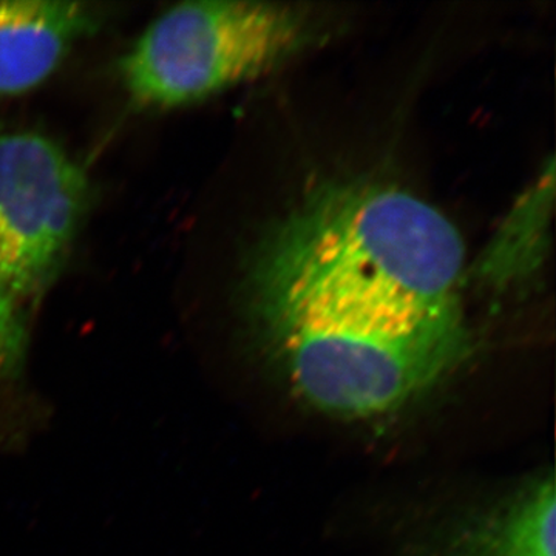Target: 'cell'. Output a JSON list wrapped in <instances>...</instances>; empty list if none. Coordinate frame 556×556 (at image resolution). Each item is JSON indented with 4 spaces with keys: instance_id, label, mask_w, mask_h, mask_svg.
<instances>
[{
    "instance_id": "cell-1",
    "label": "cell",
    "mask_w": 556,
    "mask_h": 556,
    "mask_svg": "<svg viewBox=\"0 0 556 556\" xmlns=\"http://www.w3.org/2000/svg\"><path fill=\"white\" fill-rule=\"evenodd\" d=\"M244 287L252 318L300 396L332 415L404 407L470 346L463 308L248 274Z\"/></svg>"
},
{
    "instance_id": "cell-2",
    "label": "cell",
    "mask_w": 556,
    "mask_h": 556,
    "mask_svg": "<svg viewBox=\"0 0 556 556\" xmlns=\"http://www.w3.org/2000/svg\"><path fill=\"white\" fill-rule=\"evenodd\" d=\"M466 249L452 222L405 190L321 186L255 251L248 273L460 308Z\"/></svg>"
},
{
    "instance_id": "cell-3",
    "label": "cell",
    "mask_w": 556,
    "mask_h": 556,
    "mask_svg": "<svg viewBox=\"0 0 556 556\" xmlns=\"http://www.w3.org/2000/svg\"><path fill=\"white\" fill-rule=\"evenodd\" d=\"M311 7L201 0L161 14L119 62L131 100L175 109L265 75L321 38Z\"/></svg>"
},
{
    "instance_id": "cell-4",
    "label": "cell",
    "mask_w": 556,
    "mask_h": 556,
    "mask_svg": "<svg viewBox=\"0 0 556 556\" xmlns=\"http://www.w3.org/2000/svg\"><path fill=\"white\" fill-rule=\"evenodd\" d=\"M90 200L84 170L38 131L0 130V291L21 305L60 273Z\"/></svg>"
},
{
    "instance_id": "cell-5",
    "label": "cell",
    "mask_w": 556,
    "mask_h": 556,
    "mask_svg": "<svg viewBox=\"0 0 556 556\" xmlns=\"http://www.w3.org/2000/svg\"><path fill=\"white\" fill-rule=\"evenodd\" d=\"M101 22V10L86 2H0V97L35 89Z\"/></svg>"
},
{
    "instance_id": "cell-6",
    "label": "cell",
    "mask_w": 556,
    "mask_h": 556,
    "mask_svg": "<svg viewBox=\"0 0 556 556\" xmlns=\"http://www.w3.org/2000/svg\"><path fill=\"white\" fill-rule=\"evenodd\" d=\"M555 195V161L548 160L519 197L475 263V277L493 291L526 285L543 268Z\"/></svg>"
},
{
    "instance_id": "cell-7",
    "label": "cell",
    "mask_w": 556,
    "mask_h": 556,
    "mask_svg": "<svg viewBox=\"0 0 556 556\" xmlns=\"http://www.w3.org/2000/svg\"><path fill=\"white\" fill-rule=\"evenodd\" d=\"M554 482H540L479 527L455 556H555Z\"/></svg>"
},
{
    "instance_id": "cell-8",
    "label": "cell",
    "mask_w": 556,
    "mask_h": 556,
    "mask_svg": "<svg viewBox=\"0 0 556 556\" xmlns=\"http://www.w3.org/2000/svg\"><path fill=\"white\" fill-rule=\"evenodd\" d=\"M28 332L21 305L0 291V427L24 405Z\"/></svg>"
}]
</instances>
